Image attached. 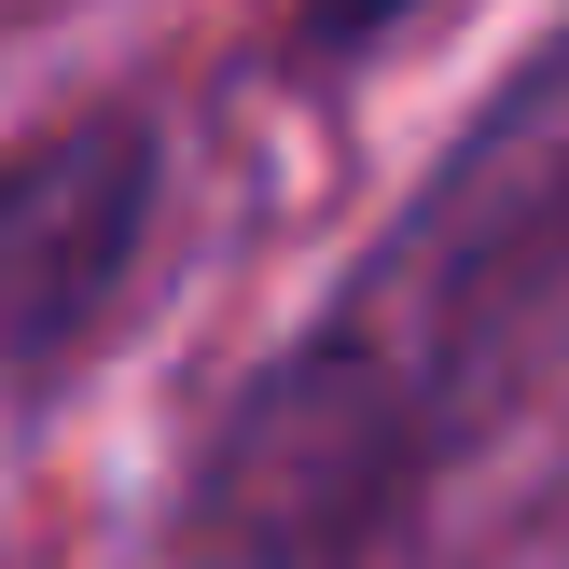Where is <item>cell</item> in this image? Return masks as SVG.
<instances>
[{
	"instance_id": "cell-1",
	"label": "cell",
	"mask_w": 569,
	"mask_h": 569,
	"mask_svg": "<svg viewBox=\"0 0 569 569\" xmlns=\"http://www.w3.org/2000/svg\"><path fill=\"white\" fill-rule=\"evenodd\" d=\"M569 472V14L209 403L167 569H403Z\"/></svg>"
},
{
	"instance_id": "cell-2",
	"label": "cell",
	"mask_w": 569,
	"mask_h": 569,
	"mask_svg": "<svg viewBox=\"0 0 569 569\" xmlns=\"http://www.w3.org/2000/svg\"><path fill=\"white\" fill-rule=\"evenodd\" d=\"M167 209L153 111H70L0 139V389H56L139 292Z\"/></svg>"
},
{
	"instance_id": "cell-3",
	"label": "cell",
	"mask_w": 569,
	"mask_h": 569,
	"mask_svg": "<svg viewBox=\"0 0 569 569\" xmlns=\"http://www.w3.org/2000/svg\"><path fill=\"white\" fill-rule=\"evenodd\" d=\"M417 14H431V0H292V14H278V56H292V70H361V56H389Z\"/></svg>"
}]
</instances>
